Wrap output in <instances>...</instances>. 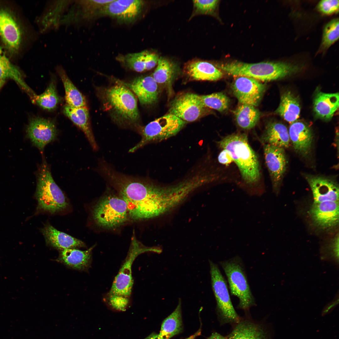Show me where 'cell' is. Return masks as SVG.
Segmentation results:
<instances>
[{
    "label": "cell",
    "mask_w": 339,
    "mask_h": 339,
    "mask_svg": "<svg viewBox=\"0 0 339 339\" xmlns=\"http://www.w3.org/2000/svg\"><path fill=\"white\" fill-rule=\"evenodd\" d=\"M247 138L245 134H232L222 139L218 144L228 151L237 165L245 184L250 188L249 194L256 195L254 188L260 179L259 164Z\"/></svg>",
    "instance_id": "2"
},
{
    "label": "cell",
    "mask_w": 339,
    "mask_h": 339,
    "mask_svg": "<svg viewBox=\"0 0 339 339\" xmlns=\"http://www.w3.org/2000/svg\"><path fill=\"white\" fill-rule=\"evenodd\" d=\"M219 263L226 276L231 294L239 299L238 308L248 310L255 302L241 259L235 256Z\"/></svg>",
    "instance_id": "6"
},
{
    "label": "cell",
    "mask_w": 339,
    "mask_h": 339,
    "mask_svg": "<svg viewBox=\"0 0 339 339\" xmlns=\"http://www.w3.org/2000/svg\"><path fill=\"white\" fill-rule=\"evenodd\" d=\"M105 96L108 104L121 119L132 123L138 120L137 100L126 87L117 83L106 90Z\"/></svg>",
    "instance_id": "9"
},
{
    "label": "cell",
    "mask_w": 339,
    "mask_h": 339,
    "mask_svg": "<svg viewBox=\"0 0 339 339\" xmlns=\"http://www.w3.org/2000/svg\"><path fill=\"white\" fill-rule=\"evenodd\" d=\"M305 178L311 189L314 203L339 201V187L334 180L323 176L307 175Z\"/></svg>",
    "instance_id": "18"
},
{
    "label": "cell",
    "mask_w": 339,
    "mask_h": 339,
    "mask_svg": "<svg viewBox=\"0 0 339 339\" xmlns=\"http://www.w3.org/2000/svg\"><path fill=\"white\" fill-rule=\"evenodd\" d=\"M218 1L217 0H194L193 1L195 14H210L215 9Z\"/></svg>",
    "instance_id": "39"
},
{
    "label": "cell",
    "mask_w": 339,
    "mask_h": 339,
    "mask_svg": "<svg viewBox=\"0 0 339 339\" xmlns=\"http://www.w3.org/2000/svg\"><path fill=\"white\" fill-rule=\"evenodd\" d=\"M339 1L338 0H324L320 1L318 5V8L322 13L330 15L338 13Z\"/></svg>",
    "instance_id": "40"
},
{
    "label": "cell",
    "mask_w": 339,
    "mask_h": 339,
    "mask_svg": "<svg viewBox=\"0 0 339 339\" xmlns=\"http://www.w3.org/2000/svg\"><path fill=\"white\" fill-rule=\"evenodd\" d=\"M207 339H226V337L218 333L215 332L213 333Z\"/></svg>",
    "instance_id": "43"
},
{
    "label": "cell",
    "mask_w": 339,
    "mask_h": 339,
    "mask_svg": "<svg viewBox=\"0 0 339 339\" xmlns=\"http://www.w3.org/2000/svg\"><path fill=\"white\" fill-rule=\"evenodd\" d=\"M262 140L264 144L284 148L288 147L290 140L286 126L281 123L273 122L267 125Z\"/></svg>",
    "instance_id": "26"
},
{
    "label": "cell",
    "mask_w": 339,
    "mask_h": 339,
    "mask_svg": "<svg viewBox=\"0 0 339 339\" xmlns=\"http://www.w3.org/2000/svg\"><path fill=\"white\" fill-rule=\"evenodd\" d=\"M63 111L76 126L83 132L94 150L98 149L90 126L89 111L87 107H75L66 104Z\"/></svg>",
    "instance_id": "23"
},
{
    "label": "cell",
    "mask_w": 339,
    "mask_h": 339,
    "mask_svg": "<svg viewBox=\"0 0 339 339\" xmlns=\"http://www.w3.org/2000/svg\"><path fill=\"white\" fill-rule=\"evenodd\" d=\"M144 339H159L158 334L153 332Z\"/></svg>",
    "instance_id": "46"
},
{
    "label": "cell",
    "mask_w": 339,
    "mask_h": 339,
    "mask_svg": "<svg viewBox=\"0 0 339 339\" xmlns=\"http://www.w3.org/2000/svg\"><path fill=\"white\" fill-rule=\"evenodd\" d=\"M37 177L35 196L38 202L37 209L53 214L67 208L68 203L66 197L54 181L45 160L40 165Z\"/></svg>",
    "instance_id": "4"
},
{
    "label": "cell",
    "mask_w": 339,
    "mask_h": 339,
    "mask_svg": "<svg viewBox=\"0 0 339 339\" xmlns=\"http://www.w3.org/2000/svg\"><path fill=\"white\" fill-rule=\"evenodd\" d=\"M266 164L271 177L274 192H278L286 171L287 160L284 148L268 144L264 145Z\"/></svg>",
    "instance_id": "14"
},
{
    "label": "cell",
    "mask_w": 339,
    "mask_h": 339,
    "mask_svg": "<svg viewBox=\"0 0 339 339\" xmlns=\"http://www.w3.org/2000/svg\"><path fill=\"white\" fill-rule=\"evenodd\" d=\"M116 81L117 83L122 84L132 90L142 105L152 104L158 99L159 93V85L152 76L140 77L129 83L118 80Z\"/></svg>",
    "instance_id": "17"
},
{
    "label": "cell",
    "mask_w": 339,
    "mask_h": 339,
    "mask_svg": "<svg viewBox=\"0 0 339 339\" xmlns=\"http://www.w3.org/2000/svg\"><path fill=\"white\" fill-rule=\"evenodd\" d=\"M0 37L9 52H17L22 41L21 30L13 14L2 8H0Z\"/></svg>",
    "instance_id": "15"
},
{
    "label": "cell",
    "mask_w": 339,
    "mask_h": 339,
    "mask_svg": "<svg viewBox=\"0 0 339 339\" xmlns=\"http://www.w3.org/2000/svg\"><path fill=\"white\" fill-rule=\"evenodd\" d=\"M92 216L99 226L110 229L122 225L129 217L125 201L119 195L112 193L100 199L93 208Z\"/></svg>",
    "instance_id": "7"
},
{
    "label": "cell",
    "mask_w": 339,
    "mask_h": 339,
    "mask_svg": "<svg viewBox=\"0 0 339 339\" xmlns=\"http://www.w3.org/2000/svg\"><path fill=\"white\" fill-rule=\"evenodd\" d=\"M288 133L294 150L304 157L310 153L312 146L313 135L310 128L300 121H295L290 126Z\"/></svg>",
    "instance_id": "21"
},
{
    "label": "cell",
    "mask_w": 339,
    "mask_h": 339,
    "mask_svg": "<svg viewBox=\"0 0 339 339\" xmlns=\"http://www.w3.org/2000/svg\"><path fill=\"white\" fill-rule=\"evenodd\" d=\"M200 99L203 105L209 109L216 110L222 112L226 110L229 105L228 97L221 92L200 95Z\"/></svg>",
    "instance_id": "36"
},
{
    "label": "cell",
    "mask_w": 339,
    "mask_h": 339,
    "mask_svg": "<svg viewBox=\"0 0 339 339\" xmlns=\"http://www.w3.org/2000/svg\"><path fill=\"white\" fill-rule=\"evenodd\" d=\"M60 101L61 98L56 89L55 80L52 78L45 91L36 96L34 101L43 109L51 110L55 109Z\"/></svg>",
    "instance_id": "34"
},
{
    "label": "cell",
    "mask_w": 339,
    "mask_h": 339,
    "mask_svg": "<svg viewBox=\"0 0 339 339\" xmlns=\"http://www.w3.org/2000/svg\"><path fill=\"white\" fill-rule=\"evenodd\" d=\"M300 111L298 100L290 92L288 91L281 96L280 103L276 112L285 121L292 123L299 118Z\"/></svg>",
    "instance_id": "31"
},
{
    "label": "cell",
    "mask_w": 339,
    "mask_h": 339,
    "mask_svg": "<svg viewBox=\"0 0 339 339\" xmlns=\"http://www.w3.org/2000/svg\"><path fill=\"white\" fill-rule=\"evenodd\" d=\"M56 69L63 84L66 104L75 107H87L85 97L70 80L64 69L58 66Z\"/></svg>",
    "instance_id": "30"
},
{
    "label": "cell",
    "mask_w": 339,
    "mask_h": 339,
    "mask_svg": "<svg viewBox=\"0 0 339 339\" xmlns=\"http://www.w3.org/2000/svg\"><path fill=\"white\" fill-rule=\"evenodd\" d=\"M8 78L14 80L30 97L34 94L24 81L19 70L10 62L0 46V80Z\"/></svg>",
    "instance_id": "32"
},
{
    "label": "cell",
    "mask_w": 339,
    "mask_h": 339,
    "mask_svg": "<svg viewBox=\"0 0 339 339\" xmlns=\"http://www.w3.org/2000/svg\"><path fill=\"white\" fill-rule=\"evenodd\" d=\"M218 159L220 163L224 164H228L233 161L229 153L225 149H223L219 153Z\"/></svg>",
    "instance_id": "42"
},
{
    "label": "cell",
    "mask_w": 339,
    "mask_h": 339,
    "mask_svg": "<svg viewBox=\"0 0 339 339\" xmlns=\"http://www.w3.org/2000/svg\"><path fill=\"white\" fill-rule=\"evenodd\" d=\"M184 72L191 80L214 81L221 79L223 76L222 72L215 65L198 59L186 63Z\"/></svg>",
    "instance_id": "20"
},
{
    "label": "cell",
    "mask_w": 339,
    "mask_h": 339,
    "mask_svg": "<svg viewBox=\"0 0 339 339\" xmlns=\"http://www.w3.org/2000/svg\"><path fill=\"white\" fill-rule=\"evenodd\" d=\"M201 329H200L198 330L194 334L185 339H195L196 337H197V336H199L201 335Z\"/></svg>",
    "instance_id": "45"
},
{
    "label": "cell",
    "mask_w": 339,
    "mask_h": 339,
    "mask_svg": "<svg viewBox=\"0 0 339 339\" xmlns=\"http://www.w3.org/2000/svg\"><path fill=\"white\" fill-rule=\"evenodd\" d=\"M231 89L234 95L241 104L255 107L260 103L266 86L256 79L238 76L232 83Z\"/></svg>",
    "instance_id": "12"
},
{
    "label": "cell",
    "mask_w": 339,
    "mask_h": 339,
    "mask_svg": "<svg viewBox=\"0 0 339 339\" xmlns=\"http://www.w3.org/2000/svg\"><path fill=\"white\" fill-rule=\"evenodd\" d=\"M212 289L219 314L226 321L238 323L239 318L232 303L227 282L218 265L209 260Z\"/></svg>",
    "instance_id": "10"
},
{
    "label": "cell",
    "mask_w": 339,
    "mask_h": 339,
    "mask_svg": "<svg viewBox=\"0 0 339 339\" xmlns=\"http://www.w3.org/2000/svg\"><path fill=\"white\" fill-rule=\"evenodd\" d=\"M95 245L82 251L76 248L59 250L58 261L68 267L80 271H85L90 266L92 253Z\"/></svg>",
    "instance_id": "22"
},
{
    "label": "cell",
    "mask_w": 339,
    "mask_h": 339,
    "mask_svg": "<svg viewBox=\"0 0 339 339\" xmlns=\"http://www.w3.org/2000/svg\"><path fill=\"white\" fill-rule=\"evenodd\" d=\"M113 0H98L77 1L75 3L81 10V16L83 19H88L96 15L100 14V13L104 7Z\"/></svg>",
    "instance_id": "35"
},
{
    "label": "cell",
    "mask_w": 339,
    "mask_h": 339,
    "mask_svg": "<svg viewBox=\"0 0 339 339\" xmlns=\"http://www.w3.org/2000/svg\"><path fill=\"white\" fill-rule=\"evenodd\" d=\"M99 171L125 201L129 217L134 220L165 214L187 198L186 188L181 182L172 186H159L145 179L117 172L103 160L100 163Z\"/></svg>",
    "instance_id": "1"
},
{
    "label": "cell",
    "mask_w": 339,
    "mask_h": 339,
    "mask_svg": "<svg viewBox=\"0 0 339 339\" xmlns=\"http://www.w3.org/2000/svg\"><path fill=\"white\" fill-rule=\"evenodd\" d=\"M238 125L242 128L249 129L254 127L260 117V113L251 105L241 104L233 111Z\"/></svg>",
    "instance_id": "33"
},
{
    "label": "cell",
    "mask_w": 339,
    "mask_h": 339,
    "mask_svg": "<svg viewBox=\"0 0 339 339\" xmlns=\"http://www.w3.org/2000/svg\"><path fill=\"white\" fill-rule=\"evenodd\" d=\"M309 213L314 223L322 229L336 226L339 222V201L313 203Z\"/></svg>",
    "instance_id": "19"
},
{
    "label": "cell",
    "mask_w": 339,
    "mask_h": 339,
    "mask_svg": "<svg viewBox=\"0 0 339 339\" xmlns=\"http://www.w3.org/2000/svg\"><path fill=\"white\" fill-rule=\"evenodd\" d=\"M181 313V300L179 299L175 310L163 321L159 332V339H170L180 333L183 330Z\"/></svg>",
    "instance_id": "28"
},
{
    "label": "cell",
    "mask_w": 339,
    "mask_h": 339,
    "mask_svg": "<svg viewBox=\"0 0 339 339\" xmlns=\"http://www.w3.org/2000/svg\"><path fill=\"white\" fill-rule=\"evenodd\" d=\"M336 301L329 304V305L324 309L323 311L322 314L324 315L327 313L331 309H332L336 305Z\"/></svg>",
    "instance_id": "44"
},
{
    "label": "cell",
    "mask_w": 339,
    "mask_h": 339,
    "mask_svg": "<svg viewBox=\"0 0 339 339\" xmlns=\"http://www.w3.org/2000/svg\"><path fill=\"white\" fill-rule=\"evenodd\" d=\"M186 123L169 113L155 119L145 126L139 128L138 132L141 139L129 150V152H134L149 143L160 141L175 135Z\"/></svg>",
    "instance_id": "8"
},
{
    "label": "cell",
    "mask_w": 339,
    "mask_h": 339,
    "mask_svg": "<svg viewBox=\"0 0 339 339\" xmlns=\"http://www.w3.org/2000/svg\"><path fill=\"white\" fill-rule=\"evenodd\" d=\"M159 58L157 54L147 51L146 57V71L151 70L157 65Z\"/></svg>",
    "instance_id": "41"
},
{
    "label": "cell",
    "mask_w": 339,
    "mask_h": 339,
    "mask_svg": "<svg viewBox=\"0 0 339 339\" xmlns=\"http://www.w3.org/2000/svg\"><path fill=\"white\" fill-rule=\"evenodd\" d=\"M162 252V249L159 247L144 245L137 239L133 234L127 256L107 296L130 299L133 285L132 267L134 260L138 255L145 252L160 254Z\"/></svg>",
    "instance_id": "5"
},
{
    "label": "cell",
    "mask_w": 339,
    "mask_h": 339,
    "mask_svg": "<svg viewBox=\"0 0 339 339\" xmlns=\"http://www.w3.org/2000/svg\"><path fill=\"white\" fill-rule=\"evenodd\" d=\"M143 1L140 0H113L106 5L100 15H106L126 23L135 20L142 12Z\"/></svg>",
    "instance_id": "16"
},
{
    "label": "cell",
    "mask_w": 339,
    "mask_h": 339,
    "mask_svg": "<svg viewBox=\"0 0 339 339\" xmlns=\"http://www.w3.org/2000/svg\"><path fill=\"white\" fill-rule=\"evenodd\" d=\"M215 65L220 70L231 75L246 77L264 81L284 78L296 73L299 69L296 65L283 62L248 63L234 61Z\"/></svg>",
    "instance_id": "3"
},
{
    "label": "cell",
    "mask_w": 339,
    "mask_h": 339,
    "mask_svg": "<svg viewBox=\"0 0 339 339\" xmlns=\"http://www.w3.org/2000/svg\"><path fill=\"white\" fill-rule=\"evenodd\" d=\"M339 19H334L325 26L319 50L324 51L339 39Z\"/></svg>",
    "instance_id": "37"
},
{
    "label": "cell",
    "mask_w": 339,
    "mask_h": 339,
    "mask_svg": "<svg viewBox=\"0 0 339 339\" xmlns=\"http://www.w3.org/2000/svg\"><path fill=\"white\" fill-rule=\"evenodd\" d=\"M41 230L46 244L59 250L85 246L82 241L57 230L50 224Z\"/></svg>",
    "instance_id": "24"
},
{
    "label": "cell",
    "mask_w": 339,
    "mask_h": 339,
    "mask_svg": "<svg viewBox=\"0 0 339 339\" xmlns=\"http://www.w3.org/2000/svg\"><path fill=\"white\" fill-rule=\"evenodd\" d=\"M147 51L140 52L129 53L123 57V60L130 69L138 72L145 71L146 57Z\"/></svg>",
    "instance_id": "38"
},
{
    "label": "cell",
    "mask_w": 339,
    "mask_h": 339,
    "mask_svg": "<svg viewBox=\"0 0 339 339\" xmlns=\"http://www.w3.org/2000/svg\"><path fill=\"white\" fill-rule=\"evenodd\" d=\"M226 339H269L263 328L250 321L239 322Z\"/></svg>",
    "instance_id": "29"
},
{
    "label": "cell",
    "mask_w": 339,
    "mask_h": 339,
    "mask_svg": "<svg viewBox=\"0 0 339 339\" xmlns=\"http://www.w3.org/2000/svg\"><path fill=\"white\" fill-rule=\"evenodd\" d=\"M152 77L158 84L171 91L173 82L177 73L176 65L168 59L159 57Z\"/></svg>",
    "instance_id": "27"
},
{
    "label": "cell",
    "mask_w": 339,
    "mask_h": 339,
    "mask_svg": "<svg viewBox=\"0 0 339 339\" xmlns=\"http://www.w3.org/2000/svg\"><path fill=\"white\" fill-rule=\"evenodd\" d=\"M4 80H0V89L3 85L5 82Z\"/></svg>",
    "instance_id": "47"
},
{
    "label": "cell",
    "mask_w": 339,
    "mask_h": 339,
    "mask_svg": "<svg viewBox=\"0 0 339 339\" xmlns=\"http://www.w3.org/2000/svg\"><path fill=\"white\" fill-rule=\"evenodd\" d=\"M338 93H317L314 100V110L318 117L325 120L331 119L339 107Z\"/></svg>",
    "instance_id": "25"
},
{
    "label": "cell",
    "mask_w": 339,
    "mask_h": 339,
    "mask_svg": "<svg viewBox=\"0 0 339 339\" xmlns=\"http://www.w3.org/2000/svg\"><path fill=\"white\" fill-rule=\"evenodd\" d=\"M205 106L199 95L191 93H183L177 96L170 103L168 113L186 122H192L210 113Z\"/></svg>",
    "instance_id": "11"
},
{
    "label": "cell",
    "mask_w": 339,
    "mask_h": 339,
    "mask_svg": "<svg viewBox=\"0 0 339 339\" xmlns=\"http://www.w3.org/2000/svg\"><path fill=\"white\" fill-rule=\"evenodd\" d=\"M27 136L34 145L43 152L45 146L56 139L57 132L52 120L39 117L31 118L26 130Z\"/></svg>",
    "instance_id": "13"
}]
</instances>
